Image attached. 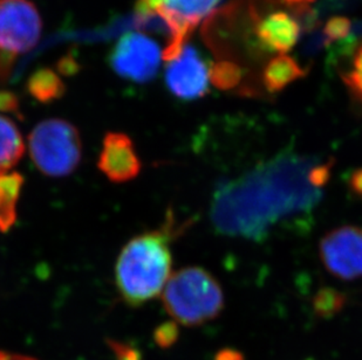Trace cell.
I'll return each instance as SVG.
<instances>
[{
	"label": "cell",
	"mask_w": 362,
	"mask_h": 360,
	"mask_svg": "<svg viewBox=\"0 0 362 360\" xmlns=\"http://www.w3.org/2000/svg\"><path fill=\"white\" fill-rule=\"evenodd\" d=\"M28 149L38 170L49 177H65L81 160L80 133L65 119L42 121L28 137Z\"/></svg>",
	"instance_id": "277c9868"
},
{
	"label": "cell",
	"mask_w": 362,
	"mask_h": 360,
	"mask_svg": "<svg viewBox=\"0 0 362 360\" xmlns=\"http://www.w3.org/2000/svg\"><path fill=\"white\" fill-rule=\"evenodd\" d=\"M162 301L176 323L199 326L222 313L224 292L211 272L201 267H187L169 279Z\"/></svg>",
	"instance_id": "3957f363"
},
{
	"label": "cell",
	"mask_w": 362,
	"mask_h": 360,
	"mask_svg": "<svg viewBox=\"0 0 362 360\" xmlns=\"http://www.w3.org/2000/svg\"><path fill=\"white\" fill-rule=\"evenodd\" d=\"M155 340L161 347H170L177 340L178 328L176 322H167L155 331Z\"/></svg>",
	"instance_id": "ffe728a7"
},
{
	"label": "cell",
	"mask_w": 362,
	"mask_h": 360,
	"mask_svg": "<svg viewBox=\"0 0 362 360\" xmlns=\"http://www.w3.org/2000/svg\"><path fill=\"white\" fill-rule=\"evenodd\" d=\"M209 76L217 88H233L240 82V69L233 62L221 61L212 66Z\"/></svg>",
	"instance_id": "e0dca14e"
},
{
	"label": "cell",
	"mask_w": 362,
	"mask_h": 360,
	"mask_svg": "<svg viewBox=\"0 0 362 360\" xmlns=\"http://www.w3.org/2000/svg\"><path fill=\"white\" fill-rule=\"evenodd\" d=\"M0 110L1 112L19 114V103L17 96L10 92H0Z\"/></svg>",
	"instance_id": "7402d4cb"
},
{
	"label": "cell",
	"mask_w": 362,
	"mask_h": 360,
	"mask_svg": "<svg viewBox=\"0 0 362 360\" xmlns=\"http://www.w3.org/2000/svg\"><path fill=\"white\" fill-rule=\"evenodd\" d=\"M284 4H287L288 6L292 7H300V8H303V7L306 6V5H308V4L313 3V1H315V0H281Z\"/></svg>",
	"instance_id": "4316f807"
},
{
	"label": "cell",
	"mask_w": 362,
	"mask_h": 360,
	"mask_svg": "<svg viewBox=\"0 0 362 360\" xmlns=\"http://www.w3.org/2000/svg\"><path fill=\"white\" fill-rule=\"evenodd\" d=\"M315 160L281 153L216 188L210 220L226 236L262 240L281 221L312 211L322 190L311 183Z\"/></svg>",
	"instance_id": "6da1fadb"
},
{
	"label": "cell",
	"mask_w": 362,
	"mask_h": 360,
	"mask_svg": "<svg viewBox=\"0 0 362 360\" xmlns=\"http://www.w3.org/2000/svg\"><path fill=\"white\" fill-rule=\"evenodd\" d=\"M28 90L41 103L53 102L65 94V85L52 69L42 68L28 78Z\"/></svg>",
	"instance_id": "9a60e30c"
},
{
	"label": "cell",
	"mask_w": 362,
	"mask_h": 360,
	"mask_svg": "<svg viewBox=\"0 0 362 360\" xmlns=\"http://www.w3.org/2000/svg\"><path fill=\"white\" fill-rule=\"evenodd\" d=\"M305 75L306 71L293 58L279 54L265 66L263 71V85L267 92H281L292 82L304 78Z\"/></svg>",
	"instance_id": "7c38bea8"
},
{
	"label": "cell",
	"mask_w": 362,
	"mask_h": 360,
	"mask_svg": "<svg viewBox=\"0 0 362 360\" xmlns=\"http://www.w3.org/2000/svg\"><path fill=\"white\" fill-rule=\"evenodd\" d=\"M346 306V295L334 288L319 289L312 299L315 315L320 318H332L341 313Z\"/></svg>",
	"instance_id": "2e32d148"
},
{
	"label": "cell",
	"mask_w": 362,
	"mask_h": 360,
	"mask_svg": "<svg viewBox=\"0 0 362 360\" xmlns=\"http://www.w3.org/2000/svg\"><path fill=\"white\" fill-rule=\"evenodd\" d=\"M98 167L114 183H126L136 178L141 162L129 137L121 133H107Z\"/></svg>",
	"instance_id": "30bf717a"
},
{
	"label": "cell",
	"mask_w": 362,
	"mask_h": 360,
	"mask_svg": "<svg viewBox=\"0 0 362 360\" xmlns=\"http://www.w3.org/2000/svg\"><path fill=\"white\" fill-rule=\"evenodd\" d=\"M165 80L168 88L180 99H199L208 92V68L190 44H185L181 55L169 62Z\"/></svg>",
	"instance_id": "9c48e42d"
},
{
	"label": "cell",
	"mask_w": 362,
	"mask_h": 360,
	"mask_svg": "<svg viewBox=\"0 0 362 360\" xmlns=\"http://www.w3.org/2000/svg\"><path fill=\"white\" fill-rule=\"evenodd\" d=\"M349 187L356 197L362 199V167L353 171L349 178Z\"/></svg>",
	"instance_id": "cb8c5ba5"
},
{
	"label": "cell",
	"mask_w": 362,
	"mask_h": 360,
	"mask_svg": "<svg viewBox=\"0 0 362 360\" xmlns=\"http://www.w3.org/2000/svg\"><path fill=\"white\" fill-rule=\"evenodd\" d=\"M352 28V23L345 17H333L326 23L324 28L322 40L327 44L334 41L345 40Z\"/></svg>",
	"instance_id": "ac0fdd59"
},
{
	"label": "cell",
	"mask_w": 362,
	"mask_h": 360,
	"mask_svg": "<svg viewBox=\"0 0 362 360\" xmlns=\"http://www.w3.org/2000/svg\"><path fill=\"white\" fill-rule=\"evenodd\" d=\"M0 360H37L35 358L23 356V354H10V352H4L0 351Z\"/></svg>",
	"instance_id": "484cf974"
},
{
	"label": "cell",
	"mask_w": 362,
	"mask_h": 360,
	"mask_svg": "<svg viewBox=\"0 0 362 360\" xmlns=\"http://www.w3.org/2000/svg\"><path fill=\"white\" fill-rule=\"evenodd\" d=\"M23 137L11 119L0 116V174H7L24 153Z\"/></svg>",
	"instance_id": "5bb4252c"
},
{
	"label": "cell",
	"mask_w": 362,
	"mask_h": 360,
	"mask_svg": "<svg viewBox=\"0 0 362 360\" xmlns=\"http://www.w3.org/2000/svg\"><path fill=\"white\" fill-rule=\"evenodd\" d=\"M319 255L328 272L338 279L362 277V228L341 226L328 232L319 244Z\"/></svg>",
	"instance_id": "ba28073f"
},
{
	"label": "cell",
	"mask_w": 362,
	"mask_h": 360,
	"mask_svg": "<svg viewBox=\"0 0 362 360\" xmlns=\"http://www.w3.org/2000/svg\"><path fill=\"white\" fill-rule=\"evenodd\" d=\"M16 58L17 56H13V55L0 53V82L1 83L6 82L7 78H10Z\"/></svg>",
	"instance_id": "603a6c76"
},
{
	"label": "cell",
	"mask_w": 362,
	"mask_h": 360,
	"mask_svg": "<svg viewBox=\"0 0 362 360\" xmlns=\"http://www.w3.org/2000/svg\"><path fill=\"white\" fill-rule=\"evenodd\" d=\"M161 51L151 37L129 32L120 37L110 53V65L117 74L137 83L149 82L156 76Z\"/></svg>",
	"instance_id": "8992f818"
},
{
	"label": "cell",
	"mask_w": 362,
	"mask_h": 360,
	"mask_svg": "<svg viewBox=\"0 0 362 360\" xmlns=\"http://www.w3.org/2000/svg\"><path fill=\"white\" fill-rule=\"evenodd\" d=\"M173 220L160 231L132 239L121 251L115 267L117 287L124 302L141 306L163 292L171 275Z\"/></svg>",
	"instance_id": "7a4b0ae2"
},
{
	"label": "cell",
	"mask_w": 362,
	"mask_h": 360,
	"mask_svg": "<svg viewBox=\"0 0 362 360\" xmlns=\"http://www.w3.org/2000/svg\"><path fill=\"white\" fill-rule=\"evenodd\" d=\"M215 360H245L244 354L233 349H223L215 356Z\"/></svg>",
	"instance_id": "d4e9b609"
},
{
	"label": "cell",
	"mask_w": 362,
	"mask_h": 360,
	"mask_svg": "<svg viewBox=\"0 0 362 360\" xmlns=\"http://www.w3.org/2000/svg\"><path fill=\"white\" fill-rule=\"evenodd\" d=\"M256 35L264 51L284 54L297 44L300 37V26L290 14L274 12L257 25Z\"/></svg>",
	"instance_id": "8fae6325"
},
{
	"label": "cell",
	"mask_w": 362,
	"mask_h": 360,
	"mask_svg": "<svg viewBox=\"0 0 362 360\" xmlns=\"http://www.w3.org/2000/svg\"><path fill=\"white\" fill-rule=\"evenodd\" d=\"M221 0H156L153 10L167 23L170 40L164 48L163 59L177 58L185 47V41L203 18L211 13Z\"/></svg>",
	"instance_id": "52a82bcc"
},
{
	"label": "cell",
	"mask_w": 362,
	"mask_h": 360,
	"mask_svg": "<svg viewBox=\"0 0 362 360\" xmlns=\"http://www.w3.org/2000/svg\"><path fill=\"white\" fill-rule=\"evenodd\" d=\"M42 21L30 0H0V53L17 56L38 44Z\"/></svg>",
	"instance_id": "5b68a950"
},
{
	"label": "cell",
	"mask_w": 362,
	"mask_h": 360,
	"mask_svg": "<svg viewBox=\"0 0 362 360\" xmlns=\"http://www.w3.org/2000/svg\"><path fill=\"white\" fill-rule=\"evenodd\" d=\"M24 178L18 172L0 174V231L7 232L17 220V205Z\"/></svg>",
	"instance_id": "4fadbf2b"
},
{
	"label": "cell",
	"mask_w": 362,
	"mask_h": 360,
	"mask_svg": "<svg viewBox=\"0 0 362 360\" xmlns=\"http://www.w3.org/2000/svg\"><path fill=\"white\" fill-rule=\"evenodd\" d=\"M344 81L349 88H352L356 92V95L362 97V44L356 49V55L353 59V68L351 72L346 73Z\"/></svg>",
	"instance_id": "d6986e66"
},
{
	"label": "cell",
	"mask_w": 362,
	"mask_h": 360,
	"mask_svg": "<svg viewBox=\"0 0 362 360\" xmlns=\"http://www.w3.org/2000/svg\"><path fill=\"white\" fill-rule=\"evenodd\" d=\"M110 344L117 360H142L140 352L130 347L129 345L119 343L115 340H112Z\"/></svg>",
	"instance_id": "44dd1931"
}]
</instances>
